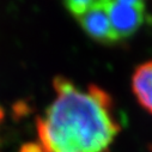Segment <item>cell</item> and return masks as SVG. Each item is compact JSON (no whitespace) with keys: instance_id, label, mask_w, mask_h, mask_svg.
Listing matches in <instances>:
<instances>
[{"instance_id":"obj_4","label":"cell","mask_w":152,"mask_h":152,"mask_svg":"<svg viewBox=\"0 0 152 152\" xmlns=\"http://www.w3.org/2000/svg\"><path fill=\"white\" fill-rule=\"evenodd\" d=\"M132 89L138 102L152 114V60L135 69L132 78Z\"/></svg>"},{"instance_id":"obj_7","label":"cell","mask_w":152,"mask_h":152,"mask_svg":"<svg viewBox=\"0 0 152 152\" xmlns=\"http://www.w3.org/2000/svg\"><path fill=\"white\" fill-rule=\"evenodd\" d=\"M148 150H150V151H151V152H152V144H151V145H150V146H148Z\"/></svg>"},{"instance_id":"obj_2","label":"cell","mask_w":152,"mask_h":152,"mask_svg":"<svg viewBox=\"0 0 152 152\" xmlns=\"http://www.w3.org/2000/svg\"><path fill=\"white\" fill-rule=\"evenodd\" d=\"M105 6L118 40L134 35L146 20V7L140 0H105Z\"/></svg>"},{"instance_id":"obj_1","label":"cell","mask_w":152,"mask_h":152,"mask_svg":"<svg viewBox=\"0 0 152 152\" xmlns=\"http://www.w3.org/2000/svg\"><path fill=\"white\" fill-rule=\"evenodd\" d=\"M56 97L37 121L43 152H108L120 132L110 96L98 86L86 90L71 80H54Z\"/></svg>"},{"instance_id":"obj_3","label":"cell","mask_w":152,"mask_h":152,"mask_svg":"<svg viewBox=\"0 0 152 152\" xmlns=\"http://www.w3.org/2000/svg\"><path fill=\"white\" fill-rule=\"evenodd\" d=\"M77 19L82 25L83 30L91 39L105 45H110L119 41L110 24V19L105 6V0L94 1V5Z\"/></svg>"},{"instance_id":"obj_6","label":"cell","mask_w":152,"mask_h":152,"mask_svg":"<svg viewBox=\"0 0 152 152\" xmlns=\"http://www.w3.org/2000/svg\"><path fill=\"white\" fill-rule=\"evenodd\" d=\"M20 152H43L40 144H26L22 147Z\"/></svg>"},{"instance_id":"obj_5","label":"cell","mask_w":152,"mask_h":152,"mask_svg":"<svg viewBox=\"0 0 152 152\" xmlns=\"http://www.w3.org/2000/svg\"><path fill=\"white\" fill-rule=\"evenodd\" d=\"M92 5V0H69V1L65 3V6L68 10V12L75 18L83 16Z\"/></svg>"}]
</instances>
